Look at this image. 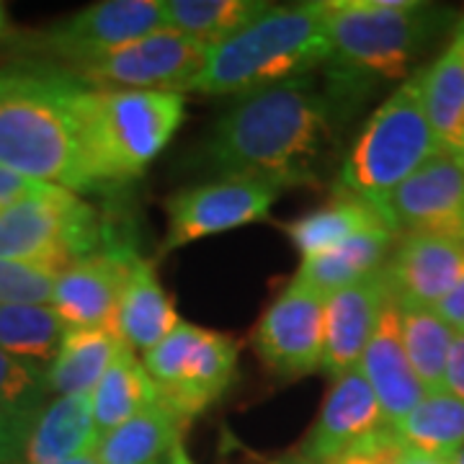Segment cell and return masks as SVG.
<instances>
[{
    "instance_id": "e0dca14e",
    "label": "cell",
    "mask_w": 464,
    "mask_h": 464,
    "mask_svg": "<svg viewBox=\"0 0 464 464\" xmlns=\"http://www.w3.org/2000/svg\"><path fill=\"white\" fill-rule=\"evenodd\" d=\"M359 369L380 402L390 429H395L400 420H405L408 413L426 395L402 346L398 302L392 297L382 307V315L362 353Z\"/></svg>"
},
{
    "instance_id": "52a82bcc",
    "label": "cell",
    "mask_w": 464,
    "mask_h": 464,
    "mask_svg": "<svg viewBox=\"0 0 464 464\" xmlns=\"http://www.w3.org/2000/svg\"><path fill=\"white\" fill-rule=\"evenodd\" d=\"M109 237V225L93 204L60 186H47L0 212V258L39 266L54 276L99 253Z\"/></svg>"
},
{
    "instance_id": "d6986e66",
    "label": "cell",
    "mask_w": 464,
    "mask_h": 464,
    "mask_svg": "<svg viewBox=\"0 0 464 464\" xmlns=\"http://www.w3.org/2000/svg\"><path fill=\"white\" fill-rule=\"evenodd\" d=\"M101 433L93 423L91 395H65L42 405L24 447V464H63L93 451Z\"/></svg>"
},
{
    "instance_id": "8d00e7d4",
    "label": "cell",
    "mask_w": 464,
    "mask_h": 464,
    "mask_svg": "<svg viewBox=\"0 0 464 464\" xmlns=\"http://www.w3.org/2000/svg\"><path fill=\"white\" fill-rule=\"evenodd\" d=\"M444 390L451 392L454 398L464 400V331L454 333V341H451V348H449Z\"/></svg>"
},
{
    "instance_id": "e575fe53",
    "label": "cell",
    "mask_w": 464,
    "mask_h": 464,
    "mask_svg": "<svg viewBox=\"0 0 464 464\" xmlns=\"http://www.w3.org/2000/svg\"><path fill=\"white\" fill-rule=\"evenodd\" d=\"M36 415L18 413L0 402V464H18Z\"/></svg>"
},
{
    "instance_id": "4dcf8cb0",
    "label": "cell",
    "mask_w": 464,
    "mask_h": 464,
    "mask_svg": "<svg viewBox=\"0 0 464 464\" xmlns=\"http://www.w3.org/2000/svg\"><path fill=\"white\" fill-rule=\"evenodd\" d=\"M204 333L207 331L199 328V325H191V323L181 320L158 346L145 351L142 366H145L150 380L155 382L158 392H166L168 387L176 384V380L181 377L183 366L188 362V356L201 343Z\"/></svg>"
},
{
    "instance_id": "484cf974",
    "label": "cell",
    "mask_w": 464,
    "mask_h": 464,
    "mask_svg": "<svg viewBox=\"0 0 464 464\" xmlns=\"http://www.w3.org/2000/svg\"><path fill=\"white\" fill-rule=\"evenodd\" d=\"M152 400H158V387L148 377L142 362L134 359L132 348L124 343L96 390L91 392L93 423L103 436L134 413H140Z\"/></svg>"
},
{
    "instance_id": "bcb514c9",
    "label": "cell",
    "mask_w": 464,
    "mask_h": 464,
    "mask_svg": "<svg viewBox=\"0 0 464 464\" xmlns=\"http://www.w3.org/2000/svg\"><path fill=\"white\" fill-rule=\"evenodd\" d=\"M158 464H160V462H158Z\"/></svg>"
},
{
    "instance_id": "60d3db41",
    "label": "cell",
    "mask_w": 464,
    "mask_h": 464,
    "mask_svg": "<svg viewBox=\"0 0 464 464\" xmlns=\"http://www.w3.org/2000/svg\"><path fill=\"white\" fill-rule=\"evenodd\" d=\"M63 464H99L96 459V449L93 451H85V454H78V457H72V459H67Z\"/></svg>"
},
{
    "instance_id": "ac0fdd59",
    "label": "cell",
    "mask_w": 464,
    "mask_h": 464,
    "mask_svg": "<svg viewBox=\"0 0 464 464\" xmlns=\"http://www.w3.org/2000/svg\"><path fill=\"white\" fill-rule=\"evenodd\" d=\"M237 369V343L225 333H204L183 366L181 377L166 392H158L173 413L186 423L204 413L212 402L225 395Z\"/></svg>"
},
{
    "instance_id": "7c38bea8",
    "label": "cell",
    "mask_w": 464,
    "mask_h": 464,
    "mask_svg": "<svg viewBox=\"0 0 464 464\" xmlns=\"http://www.w3.org/2000/svg\"><path fill=\"white\" fill-rule=\"evenodd\" d=\"M395 230L436 232L464 240V155L439 150L384 204Z\"/></svg>"
},
{
    "instance_id": "5b68a950",
    "label": "cell",
    "mask_w": 464,
    "mask_h": 464,
    "mask_svg": "<svg viewBox=\"0 0 464 464\" xmlns=\"http://www.w3.org/2000/svg\"><path fill=\"white\" fill-rule=\"evenodd\" d=\"M83 124L93 176L101 186L132 181L181 127L186 101L166 91H114L85 85Z\"/></svg>"
},
{
    "instance_id": "5bb4252c",
    "label": "cell",
    "mask_w": 464,
    "mask_h": 464,
    "mask_svg": "<svg viewBox=\"0 0 464 464\" xmlns=\"http://www.w3.org/2000/svg\"><path fill=\"white\" fill-rule=\"evenodd\" d=\"M384 271L398 304L436 307L464 276V240L436 232H405Z\"/></svg>"
},
{
    "instance_id": "6da1fadb",
    "label": "cell",
    "mask_w": 464,
    "mask_h": 464,
    "mask_svg": "<svg viewBox=\"0 0 464 464\" xmlns=\"http://www.w3.org/2000/svg\"><path fill=\"white\" fill-rule=\"evenodd\" d=\"M331 134V109L313 78L243 96L212 127L201 166L219 176H250L282 188L317 183V160Z\"/></svg>"
},
{
    "instance_id": "3957f363",
    "label": "cell",
    "mask_w": 464,
    "mask_h": 464,
    "mask_svg": "<svg viewBox=\"0 0 464 464\" xmlns=\"http://www.w3.org/2000/svg\"><path fill=\"white\" fill-rule=\"evenodd\" d=\"M325 3L271 5L246 29L209 47L207 65L188 93L250 96L282 85L331 60Z\"/></svg>"
},
{
    "instance_id": "d6a6232c",
    "label": "cell",
    "mask_w": 464,
    "mask_h": 464,
    "mask_svg": "<svg viewBox=\"0 0 464 464\" xmlns=\"http://www.w3.org/2000/svg\"><path fill=\"white\" fill-rule=\"evenodd\" d=\"M57 276L24 261L0 258V307L3 304H50Z\"/></svg>"
},
{
    "instance_id": "d4e9b609",
    "label": "cell",
    "mask_w": 464,
    "mask_h": 464,
    "mask_svg": "<svg viewBox=\"0 0 464 464\" xmlns=\"http://www.w3.org/2000/svg\"><path fill=\"white\" fill-rule=\"evenodd\" d=\"M377 225H390L382 209L356 197L338 194L331 204L284 222L282 230L286 232V237L292 240V246L304 261V258H313L341 246L356 232H364Z\"/></svg>"
},
{
    "instance_id": "7bdbcfd3",
    "label": "cell",
    "mask_w": 464,
    "mask_h": 464,
    "mask_svg": "<svg viewBox=\"0 0 464 464\" xmlns=\"http://www.w3.org/2000/svg\"><path fill=\"white\" fill-rule=\"evenodd\" d=\"M8 32V18H5V5L0 3V36Z\"/></svg>"
},
{
    "instance_id": "1f68e13d",
    "label": "cell",
    "mask_w": 464,
    "mask_h": 464,
    "mask_svg": "<svg viewBox=\"0 0 464 464\" xmlns=\"http://www.w3.org/2000/svg\"><path fill=\"white\" fill-rule=\"evenodd\" d=\"M47 395V374L0 348V402L18 413L36 415Z\"/></svg>"
},
{
    "instance_id": "277c9868",
    "label": "cell",
    "mask_w": 464,
    "mask_h": 464,
    "mask_svg": "<svg viewBox=\"0 0 464 464\" xmlns=\"http://www.w3.org/2000/svg\"><path fill=\"white\" fill-rule=\"evenodd\" d=\"M325 16L333 42L328 109L356 101L380 81L402 78L433 32L429 5L415 0H328Z\"/></svg>"
},
{
    "instance_id": "ffe728a7",
    "label": "cell",
    "mask_w": 464,
    "mask_h": 464,
    "mask_svg": "<svg viewBox=\"0 0 464 464\" xmlns=\"http://www.w3.org/2000/svg\"><path fill=\"white\" fill-rule=\"evenodd\" d=\"M395 235L398 230L392 225H377L364 232H356L341 246L313 258H304L292 282L302 284L323 297L338 289H346L351 284L362 282L374 271H380Z\"/></svg>"
},
{
    "instance_id": "7402d4cb",
    "label": "cell",
    "mask_w": 464,
    "mask_h": 464,
    "mask_svg": "<svg viewBox=\"0 0 464 464\" xmlns=\"http://www.w3.org/2000/svg\"><path fill=\"white\" fill-rule=\"evenodd\" d=\"M183 429L186 420L158 395L140 413L101 436L96 459L99 464H158L181 441Z\"/></svg>"
},
{
    "instance_id": "4fadbf2b",
    "label": "cell",
    "mask_w": 464,
    "mask_h": 464,
    "mask_svg": "<svg viewBox=\"0 0 464 464\" xmlns=\"http://www.w3.org/2000/svg\"><path fill=\"white\" fill-rule=\"evenodd\" d=\"M134 261L132 248L109 237L99 253L65 268L57 276L52 297V307L65 328H114L119 299Z\"/></svg>"
},
{
    "instance_id": "4316f807",
    "label": "cell",
    "mask_w": 464,
    "mask_h": 464,
    "mask_svg": "<svg viewBox=\"0 0 464 464\" xmlns=\"http://www.w3.org/2000/svg\"><path fill=\"white\" fill-rule=\"evenodd\" d=\"M65 323L52 304H3L0 348L39 372H50L65 335Z\"/></svg>"
},
{
    "instance_id": "b9f144b4",
    "label": "cell",
    "mask_w": 464,
    "mask_h": 464,
    "mask_svg": "<svg viewBox=\"0 0 464 464\" xmlns=\"http://www.w3.org/2000/svg\"><path fill=\"white\" fill-rule=\"evenodd\" d=\"M274 464H315V462H310V459H304L302 454H297V457H286V459H279V462H274Z\"/></svg>"
},
{
    "instance_id": "ee69618b",
    "label": "cell",
    "mask_w": 464,
    "mask_h": 464,
    "mask_svg": "<svg viewBox=\"0 0 464 464\" xmlns=\"http://www.w3.org/2000/svg\"><path fill=\"white\" fill-rule=\"evenodd\" d=\"M449 464H464V447L454 454V457H449Z\"/></svg>"
},
{
    "instance_id": "f35d334b",
    "label": "cell",
    "mask_w": 464,
    "mask_h": 464,
    "mask_svg": "<svg viewBox=\"0 0 464 464\" xmlns=\"http://www.w3.org/2000/svg\"><path fill=\"white\" fill-rule=\"evenodd\" d=\"M400 464H449V459L441 457H433V454H423V451H415V449H402V457Z\"/></svg>"
},
{
    "instance_id": "30bf717a",
    "label": "cell",
    "mask_w": 464,
    "mask_h": 464,
    "mask_svg": "<svg viewBox=\"0 0 464 464\" xmlns=\"http://www.w3.org/2000/svg\"><path fill=\"white\" fill-rule=\"evenodd\" d=\"M282 191L276 183L250 176H222L183 188L168 199L163 253L266 219Z\"/></svg>"
},
{
    "instance_id": "ab89813d",
    "label": "cell",
    "mask_w": 464,
    "mask_h": 464,
    "mask_svg": "<svg viewBox=\"0 0 464 464\" xmlns=\"http://www.w3.org/2000/svg\"><path fill=\"white\" fill-rule=\"evenodd\" d=\"M168 464H194V459L188 457V451L183 447V441H179L176 447L168 451Z\"/></svg>"
},
{
    "instance_id": "9a60e30c",
    "label": "cell",
    "mask_w": 464,
    "mask_h": 464,
    "mask_svg": "<svg viewBox=\"0 0 464 464\" xmlns=\"http://www.w3.org/2000/svg\"><path fill=\"white\" fill-rule=\"evenodd\" d=\"M390 429L362 369H351L333 380L315 426L302 444V457L315 464L331 462L341 451Z\"/></svg>"
},
{
    "instance_id": "f546056e",
    "label": "cell",
    "mask_w": 464,
    "mask_h": 464,
    "mask_svg": "<svg viewBox=\"0 0 464 464\" xmlns=\"http://www.w3.org/2000/svg\"><path fill=\"white\" fill-rule=\"evenodd\" d=\"M398 315L402 346L418 382L426 392L444 390L449 348L457 331L433 307L398 304Z\"/></svg>"
},
{
    "instance_id": "9c48e42d",
    "label": "cell",
    "mask_w": 464,
    "mask_h": 464,
    "mask_svg": "<svg viewBox=\"0 0 464 464\" xmlns=\"http://www.w3.org/2000/svg\"><path fill=\"white\" fill-rule=\"evenodd\" d=\"M168 29L163 0H101L34 36L32 50L75 67Z\"/></svg>"
},
{
    "instance_id": "7a4b0ae2",
    "label": "cell",
    "mask_w": 464,
    "mask_h": 464,
    "mask_svg": "<svg viewBox=\"0 0 464 464\" xmlns=\"http://www.w3.org/2000/svg\"><path fill=\"white\" fill-rule=\"evenodd\" d=\"M70 70H0V168L72 194L99 188Z\"/></svg>"
},
{
    "instance_id": "8fae6325",
    "label": "cell",
    "mask_w": 464,
    "mask_h": 464,
    "mask_svg": "<svg viewBox=\"0 0 464 464\" xmlns=\"http://www.w3.org/2000/svg\"><path fill=\"white\" fill-rule=\"evenodd\" d=\"M253 348L276 380H299L323 369L325 297L289 282L253 331Z\"/></svg>"
},
{
    "instance_id": "f6af8a7d",
    "label": "cell",
    "mask_w": 464,
    "mask_h": 464,
    "mask_svg": "<svg viewBox=\"0 0 464 464\" xmlns=\"http://www.w3.org/2000/svg\"><path fill=\"white\" fill-rule=\"evenodd\" d=\"M18 464H24V462H18Z\"/></svg>"
},
{
    "instance_id": "2e32d148",
    "label": "cell",
    "mask_w": 464,
    "mask_h": 464,
    "mask_svg": "<svg viewBox=\"0 0 464 464\" xmlns=\"http://www.w3.org/2000/svg\"><path fill=\"white\" fill-rule=\"evenodd\" d=\"M390 297L392 292L384 266L362 282L325 297V351L320 369L323 374L338 380L341 374L359 366L382 315V307Z\"/></svg>"
},
{
    "instance_id": "f1b7e54d",
    "label": "cell",
    "mask_w": 464,
    "mask_h": 464,
    "mask_svg": "<svg viewBox=\"0 0 464 464\" xmlns=\"http://www.w3.org/2000/svg\"><path fill=\"white\" fill-rule=\"evenodd\" d=\"M166 26L215 47L271 8L264 0H163Z\"/></svg>"
},
{
    "instance_id": "836d02e7",
    "label": "cell",
    "mask_w": 464,
    "mask_h": 464,
    "mask_svg": "<svg viewBox=\"0 0 464 464\" xmlns=\"http://www.w3.org/2000/svg\"><path fill=\"white\" fill-rule=\"evenodd\" d=\"M402 449L405 447L398 439L395 429H384V431L353 444L346 451H341L338 457H333L331 462L325 464H400Z\"/></svg>"
},
{
    "instance_id": "603a6c76",
    "label": "cell",
    "mask_w": 464,
    "mask_h": 464,
    "mask_svg": "<svg viewBox=\"0 0 464 464\" xmlns=\"http://www.w3.org/2000/svg\"><path fill=\"white\" fill-rule=\"evenodd\" d=\"M423 106L441 150L464 155V21L441 57L423 70Z\"/></svg>"
},
{
    "instance_id": "d590c367",
    "label": "cell",
    "mask_w": 464,
    "mask_h": 464,
    "mask_svg": "<svg viewBox=\"0 0 464 464\" xmlns=\"http://www.w3.org/2000/svg\"><path fill=\"white\" fill-rule=\"evenodd\" d=\"M47 186H52V183L34 181V179H26V176H18L8 168H0V212L8 209L16 201L32 197V194L44 191Z\"/></svg>"
},
{
    "instance_id": "44dd1931",
    "label": "cell",
    "mask_w": 464,
    "mask_h": 464,
    "mask_svg": "<svg viewBox=\"0 0 464 464\" xmlns=\"http://www.w3.org/2000/svg\"><path fill=\"white\" fill-rule=\"evenodd\" d=\"M179 323V313L158 279L155 266L137 256L119 299L114 323L116 335L132 351H148L158 346Z\"/></svg>"
},
{
    "instance_id": "cb8c5ba5",
    "label": "cell",
    "mask_w": 464,
    "mask_h": 464,
    "mask_svg": "<svg viewBox=\"0 0 464 464\" xmlns=\"http://www.w3.org/2000/svg\"><path fill=\"white\" fill-rule=\"evenodd\" d=\"M121 346L114 328H67L47 372V392L91 395Z\"/></svg>"
},
{
    "instance_id": "74e56055",
    "label": "cell",
    "mask_w": 464,
    "mask_h": 464,
    "mask_svg": "<svg viewBox=\"0 0 464 464\" xmlns=\"http://www.w3.org/2000/svg\"><path fill=\"white\" fill-rule=\"evenodd\" d=\"M433 310L444 317L454 331H464V276Z\"/></svg>"
},
{
    "instance_id": "8992f818",
    "label": "cell",
    "mask_w": 464,
    "mask_h": 464,
    "mask_svg": "<svg viewBox=\"0 0 464 464\" xmlns=\"http://www.w3.org/2000/svg\"><path fill=\"white\" fill-rule=\"evenodd\" d=\"M439 150L441 145L423 106V72H415L366 121L341 170V194L384 212L395 188Z\"/></svg>"
},
{
    "instance_id": "83f0119b",
    "label": "cell",
    "mask_w": 464,
    "mask_h": 464,
    "mask_svg": "<svg viewBox=\"0 0 464 464\" xmlns=\"http://www.w3.org/2000/svg\"><path fill=\"white\" fill-rule=\"evenodd\" d=\"M395 433L402 447L449 459L464 447V400L447 390L426 392Z\"/></svg>"
},
{
    "instance_id": "ba28073f",
    "label": "cell",
    "mask_w": 464,
    "mask_h": 464,
    "mask_svg": "<svg viewBox=\"0 0 464 464\" xmlns=\"http://www.w3.org/2000/svg\"><path fill=\"white\" fill-rule=\"evenodd\" d=\"M207 57L209 47L204 42L173 29H160L96 63L70 67V72L91 88L166 91L183 96L201 75Z\"/></svg>"
}]
</instances>
